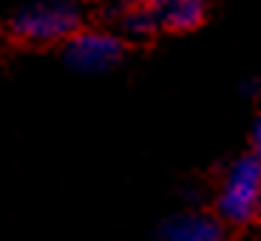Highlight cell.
I'll use <instances>...</instances> for the list:
<instances>
[{
    "label": "cell",
    "mask_w": 261,
    "mask_h": 241,
    "mask_svg": "<svg viewBox=\"0 0 261 241\" xmlns=\"http://www.w3.org/2000/svg\"><path fill=\"white\" fill-rule=\"evenodd\" d=\"M80 6L74 0H34L12 20L14 37L26 43H57L80 32Z\"/></svg>",
    "instance_id": "1"
},
{
    "label": "cell",
    "mask_w": 261,
    "mask_h": 241,
    "mask_svg": "<svg viewBox=\"0 0 261 241\" xmlns=\"http://www.w3.org/2000/svg\"><path fill=\"white\" fill-rule=\"evenodd\" d=\"M122 60V40L111 32L85 29L65 43V63L80 74H102Z\"/></svg>",
    "instance_id": "3"
},
{
    "label": "cell",
    "mask_w": 261,
    "mask_h": 241,
    "mask_svg": "<svg viewBox=\"0 0 261 241\" xmlns=\"http://www.w3.org/2000/svg\"><path fill=\"white\" fill-rule=\"evenodd\" d=\"M261 193V162L247 153L239 156L224 173L222 190L216 199V210L230 224H247L255 219V204Z\"/></svg>",
    "instance_id": "2"
},
{
    "label": "cell",
    "mask_w": 261,
    "mask_h": 241,
    "mask_svg": "<svg viewBox=\"0 0 261 241\" xmlns=\"http://www.w3.org/2000/svg\"><path fill=\"white\" fill-rule=\"evenodd\" d=\"M156 26H159V20L150 6H130L122 14V29L130 37H148V34H153Z\"/></svg>",
    "instance_id": "6"
},
{
    "label": "cell",
    "mask_w": 261,
    "mask_h": 241,
    "mask_svg": "<svg viewBox=\"0 0 261 241\" xmlns=\"http://www.w3.org/2000/svg\"><path fill=\"white\" fill-rule=\"evenodd\" d=\"M224 227L210 213H179L159 227V241H222Z\"/></svg>",
    "instance_id": "4"
},
{
    "label": "cell",
    "mask_w": 261,
    "mask_h": 241,
    "mask_svg": "<svg viewBox=\"0 0 261 241\" xmlns=\"http://www.w3.org/2000/svg\"><path fill=\"white\" fill-rule=\"evenodd\" d=\"M255 216L261 219V193H258V204H255Z\"/></svg>",
    "instance_id": "9"
},
{
    "label": "cell",
    "mask_w": 261,
    "mask_h": 241,
    "mask_svg": "<svg viewBox=\"0 0 261 241\" xmlns=\"http://www.w3.org/2000/svg\"><path fill=\"white\" fill-rule=\"evenodd\" d=\"M159 26L188 32L204 20V0H153L150 3Z\"/></svg>",
    "instance_id": "5"
},
{
    "label": "cell",
    "mask_w": 261,
    "mask_h": 241,
    "mask_svg": "<svg viewBox=\"0 0 261 241\" xmlns=\"http://www.w3.org/2000/svg\"><path fill=\"white\" fill-rule=\"evenodd\" d=\"M250 139H253V156L261 162V117L255 119V125H253V133H250Z\"/></svg>",
    "instance_id": "7"
},
{
    "label": "cell",
    "mask_w": 261,
    "mask_h": 241,
    "mask_svg": "<svg viewBox=\"0 0 261 241\" xmlns=\"http://www.w3.org/2000/svg\"><path fill=\"white\" fill-rule=\"evenodd\" d=\"M108 6H119V9H130V6H150L153 0H102Z\"/></svg>",
    "instance_id": "8"
}]
</instances>
